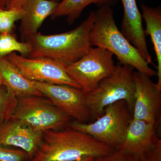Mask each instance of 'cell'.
Masks as SVG:
<instances>
[{"mask_svg": "<svg viewBox=\"0 0 161 161\" xmlns=\"http://www.w3.org/2000/svg\"><path fill=\"white\" fill-rule=\"evenodd\" d=\"M115 150L70 126L46 130L31 161H75L106 155Z\"/></svg>", "mask_w": 161, "mask_h": 161, "instance_id": "1", "label": "cell"}, {"mask_svg": "<svg viewBox=\"0 0 161 161\" xmlns=\"http://www.w3.org/2000/svg\"><path fill=\"white\" fill-rule=\"evenodd\" d=\"M95 18V10H93L86 19L71 31L58 34L37 33L33 35L26 41L31 49L27 58H50L65 65L78 61L92 47L89 34Z\"/></svg>", "mask_w": 161, "mask_h": 161, "instance_id": "2", "label": "cell"}, {"mask_svg": "<svg viewBox=\"0 0 161 161\" xmlns=\"http://www.w3.org/2000/svg\"><path fill=\"white\" fill-rule=\"evenodd\" d=\"M89 40L91 46L111 52L116 56L119 63L130 65L151 77L157 75L156 71L150 68L138 50L118 29L111 6H102L95 10V22L90 31Z\"/></svg>", "mask_w": 161, "mask_h": 161, "instance_id": "3", "label": "cell"}, {"mask_svg": "<svg viewBox=\"0 0 161 161\" xmlns=\"http://www.w3.org/2000/svg\"><path fill=\"white\" fill-rule=\"evenodd\" d=\"M134 70L133 67L118 62L111 76L101 80L95 90L86 92L92 122L103 115L106 107L119 100L126 102L133 115L136 91Z\"/></svg>", "mask_w": 161, "mask_h": 161, "instance_id": "4", "label": "cell"}, {"mask_svg": "<svg viewBox=\"0 0 161 161\" xmlns=\"http://www.w3.org/2000/svg\"><path fill=\"white\" fill-rule=\"evenodd\" d=\"M132 118L126 102L119 100L106 107L103 115L95 121L87 124L75 121L71 123L70 127L117 149Z\"/></svg>", "mask_w": 161, "mask_h": 161, "instance_id": "5", "label": "cell"}, {"mask_svg": "<svg viewBox=\"0 0 161 161\" xmlns=\"http://www.w3.org/2000/svg\"><path fill=\"white\" fill-rule=\"evenodd\" d=\"M13 119L38 132L59 130L70 126L72 118L43 96L18 97Z\"/></svg>", "mask_w": 161, "mask_h": 161, "instance_id": "6", "label": "cell"}, {"mask_svg": "<svg viewBox=\"0 0 161 161\" xmlns=\"http://www.w3.org/2000/svg\"><path fill=\"white\" fill-rule=\"evenodd\" d=\"M113 53L108 50L92 47L80 60L65 66L69 76L85 92H92L104 78L115 72Z\"/></svg>", "mask_w": 161, "mask_h": 161, "instance_id": "7", "label": "cell"}, {"mask_svg": "<svg viewBox=\"0 0 161 161\" xmlns=\"http://www.w3.org/2000/svg\"><path fill=\"white\" fill-rule=\"evenodd\" d=\"M6 56L5 58L28 80L69 86L81 89L80 86L69 76L65 69L66 65L61 62L47 58H27L15 52Z\"/></svg>", "mask_w": 161, "mask_h": 161, "instance_id": "8", "label": "cell"}, {"mask_svg": "<svg viewBox=\"0 0 161 161\" xmlns=\"http://www.w3.org/2000/svg\"><path fill=\"white\" fill-rule=\"evenodd\" d=\"M32 82L43 96L76 121L86 123L90 120L91 114L86 100V92L82 89L68 85Z\"/></svg>", "mask_w": 161, "mask_h": 161, "instance_id": "9", "label": "cell"}, {"mask_svg": "<svg viewBox=\"0 0 161 161\" xmlns=\"http://www.w3.org/2000/svg\"><path fill=\"white\" fill-rule=\"evenodd\" d=\"M136 91L133 118L158 126L161 122V90L151 77L133 71Z\"/></svg>", "mask_w": 161, "mask_h": 161, "instance_id": "10", "label": "cell"}, {"mask_svg": "<svg viewBox=\"0 0 161 161\" xmlns=\"http://www.w3.org/2000/svg\"><path fill=\"white\" fill-rule=\"evenodd\" d=\"M43 132L13 119L0 122V146L18 147L32 158L38 150Z\"/></svg>", "mask_w": 161, "mask_h": 161, "instance_id": "11", "label": "cell"}, {"mask_svg": "<svg viewBox=\"0 0 161 161\" xmlns=\"http://www.w3.org/2000/svg\"><path fill=\"white\" fill-rule=\"evenodd\" d=\"M124 8L121 32L132 45L137 48L142 57L150 64L154 65L148 49L142 24V16L136 0H120Z\"/></svg>", "mask_w": 161, "mask_h": 161, "instance_id": "12", "label": "cell"}, {"mask_svg": "<svg viewBox=\"0 0 161 161\" xmlns=\"http://www.w3.org/2000/svg\"><path fill=\"white\" fill-rule=\"evenodd\" d=\"M158 126L141 119L132 118L118 150L130 151L140 156L147 152L158 138Z\"/></svg>", "mask_w": 161, "mask_h": 161, "instance_id": "13", "label": "cell"}, {"mask_svg": "<svg viewBox=\"0 0 161 161\" xmlns=\"http://www.w3.org/2000/svg\"><path fill=\"white\" fill-rule=\"evenodd\" d=\"M58 4L50 0H26L22 7L24 14L19 28L22 42H26L37 33L44 20L51 16Z\"/></svg>", "mask_w": 161, "mask_h": 161, "instance_id": "14", "label": "cell"}, {"mask_svg": "<svg viewBox=\"0 0 161 161\" xmlns=\"http://www.w3.org/2000/svg\"><path fill=\"white\" fill-rule=\"evenodd\" d=\"M0 75L3 85L17 97L43 96L35 87L32 81L24 78L19 70L5 57H0Z\"/></svg>", "mask_w": 161, "mask_h": 161, "instance_id": "15", "label": "cell"}, {"mask_svg": "<svg viewBox=\"0 0 161 161\" xmlns=\"http://www.w3.org/2000/svg\"><path fill=\"white\" fill-rule=\"evenodd\" d=\"M142 16L146 23L145 31L146 36H149L153 45L158 62L157 75L158 78L157 86L161 90V7H150L141 5Z\"/></svg>", "mask_w": 161, "mask_h": 161, "instance_id": "16", "label": "cell"}, {"mask_svg": "<svg viewBox=\"0 0 161 161\" xmlns=\"http://www.w3.org/2000/svg\"><path fill=\"white\" fill-rule=\"evenodd\" d=\"M118 0H62L51 15L53 19L65 16L67 21L72 25L81 14L84 9L90 4H95L98 7L115 6Z\"/></svg>", "mask_w": 161, "mask_h": 161, "instance_id": "17", "label": "cell"}, {"mask_svg": "<svg viewBox=\"0 0 161 161\" xmlns=\"http://www.w3.org/2000/svg\"><path fill=\"white\" fill-rule=\"evenodd\" d=\"M29 43L19 42L12 33H0V57H4L13 52H18L27 57L31 52Z\"/></svg>", "mask_w": 161, "mask_h": 161, "instance_id": "18", "label": "cell"}, {"mask_svg": "<svg viewBox=\"0 0 161 161\" xmlns=\"http://www.w3.org/2000/svg\"><path fill=\"white\" fill-rule=\"evenodd\" d=\"M17 104L16 96L3 85L0 86V122L11 118Z\"/></svg>", "mask_w": 161, "mask_h": 161, "instance_id": "19", "label": "cell"}, {"mask_svg": "<svg viewBox=\"0 0 161 161\" xmlns=\"http://www.w3.org/2000/svg\"><path fill=\"white\" fill-rule=\"evenodd\" d=\"M24 14L22 8L0 9V33H12L15 23L21 20Z\"/></svg>", "mask_w": 161, "mask_h": 161, "instance_id": "20", "label": "cell"}, {"mask_svg": "<svg viewBox=\"0 0 161 161\" xmlns=\"http://www.w3.org/2000/svg\"><path fill=\"white\" fill-rule=\"evenodd\" d=\"M140 156L138 154L118 149L106 155L95 158V161H140Z\"/></svg>", "mask_w": 161, "mask_h": 161, "instance_id": "21", "label": "cell"}, {"mask_svg": "<svg viewBox=\"0 0 161 161\" xmlns=\"http://www.w3.org/2000/svg\"><path fill=\"white\" fill-rule=\"evenodd\" d=\"M28 154L22 149H9L0 146V161H26Z\"/></svg>", "mask_w": 161, "mask_h": 161, "instance_id": "22", "label": "cell"}, {"mask_svg": "<svg viewBox=\"0 0 161 161\" xmlns=\"http://www.w3.org/2000/svg\"><path fill=\"white\" fill-rule=\"evenodd\" d=\"M140 161H161V140L157 139L152 147L140 156Z\"/></svg>", "mask_w": 161, "mask_h": 161, "instance_id": "23", "label": "cell"}, {"mask_svg": "<svg viewBox=\"0 0 161 161\" xmlns=\"http://www.w3.org/2000/svg\"><path fill=\"white\" fill-rule=\"evenodd\" d=\"M26 0H15L12 5L11 8H22Z\"/></svg>", "mask_w": 161, "mask_h": 161, "instance_id": "24", "label": "cell"}, {"mask_svg": "<svg viewBox=\"0 0 161 161\" xmlns=\"http://www.w3.org/2000/svg\"><path fill=\"white\" fill-rule=\"evenodd\" d=\"M14 1L15 0H6V9H10Z\"/></svg>", "mask_w": 161, "mask_h": 161, "instance_id": "25", "label": "cell"}, {"mask_svg": "<svg viewBox=\"0 0 161 161\" xmlns=\"http://www.w3.org/2000/svg\"><path fill=\"white\" fill-rule=\"evenodd\" d=\"M0 9H6V0H0Z\"/></svg>", "mask_w": 161, "mask_h": 161, "instance_id": "26", "label": "cell"}, {"mask_svg": "<svg viewBox=\"0 0 161 161\" xmlns=\"http://www.w3.org/2000/svg\"><path fill=\"white\" fill-rule=\"evenodd\" d=\"M95 158L92 157H89L86 158L81 159L79 160L75 161H95Z\"/></svg>", "mask_w": 161, "mask_h": 161, "instance_id": "27", "label": "cell"}, {"mask_svg": "<svg viewBox=\"0 0 161 161\" xmlns=\"http://www.w3.org/2000/svg\"><path fill=\"white\" fill-rule=\"evenodd\" d=\"M50 1H53V2L58 3H59L60 2V0H50Z\"/></svg>", "mask_w": 161, "mask_h": 161, "instance_id": "28", "label": "cell"}, {"mask_svg": "<svg viewBox=\"0 0 161 161\" xmlns=\"http://www.w3.org/2000/svg\"><path fill=\"white\" fill-rule=\"evenodd\" d=\"M3 85V80H2V77H1V75H0V86Z\"/></svg>", "mask_w": 161, "mask_h": 161, "instance_id": "29", "label": "cell"}, {"mask_svg": "<svg viewBox=\"0 0 161 161\" xmlns=\"http://www.w3.org/2000/svg\"><path fill=\"white\" fill-rule=\"evenodd\" d=\"M26 161H27V160H26Z\"/></svg>", "mask_w": 161, "mask_h": 161, "instance_id": "30", "label": "cell"}, {"mask_svg": "<svg viewBox=\"0 0 161 161\" xmlns=\"http://www.w3.org/2000/svg\"><path fill=\"white\" fill-rule=\"evenodd\" d=\"M94 159H95V158H94Z\"/></svg>", "mask_w": 161, "mask_h": 161, "instance_id": "31", "label": "cell"}]
</instances>
